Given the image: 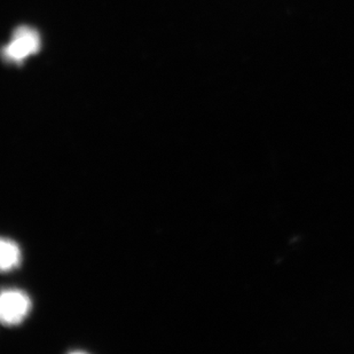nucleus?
<instances>
[{
	"mask_svg": "<svg viewBox=\"0 0 354 354\" xmlns=\"http://www.w3.org/2000/svg\"><path fill=\"white\" fill-rule=\"evenodd\" d=\"M41 47V38L37 29L30 26H19L12 34L10 41L3 47V62L22 66L28 57L37 54Z\"/></svg>",
	"mask_w": 354,
	"mask_h": 354,
	"instance_id": "obj_1",
	"label": "nucleus"
},
{
	"mask_svg": "<svg viewBox=\"0 0 354 354\" xmlns=\"http://www.w3.org/2000/svg\"><path fill=\"white\" fill-rule=\"evenodd\" d=\"M30 299L19 290H3L0 298V317L3 324H20L30 311Z\"/></svg>",
	"mask_w": 354,
	"mask_h": 354,
	"instance_id": "obj_2",
	"label": "nucleus"
},
{
	"mask_svg": "<svg viewBox=\"0 0 354 354\" xmlns=\"http://www.w3.org/2000/svg\"><path fill=\"white\" fill-rule=\"evenodd\" d=\"M20 248L10 239H3L0 243V266L3 272L10 271L20 264Z\"/></svg>",
	"mask_w": 354,
	"mask_h": 354,
	"instance_id": "obj_3",
	"label": "nucleus"
}]
</instances>
